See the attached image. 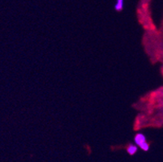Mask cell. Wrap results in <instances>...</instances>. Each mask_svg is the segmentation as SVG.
Wrapping results in <instances>:
<instances>
[{"instance_id": "cell-1", "label": "cell", "mask_w": 163, "mask_h": 162, "mask_svg": "<svg viewBox=\"0 0 163 162\" xmlns=\"http://www.w3.org/2000/svg\"><path fill=\"white\" fill-rule=\"evenodd\" d=\"M134 140H135V143L137 145L140 146V144L144 143L145 141H146V137L141 134V133H139V134H137V136H135V138H134Z\"/></svg>"}, {"instance_id": "cell-2", "label": "cell", "mask_w": 163, "mask_h": 162, "mask_svg": "<svg viewBox=\"0 0 163 162\" xmlns=\"http://www.w3.org/2000/svg\"><path fill=\"white\" fill-rule=\"evenodd\" d=\"M137 150H138V148H137V145L135 144H129L128 146L127 147V151L129 155H134L137 153Z\"/></svg>"}, {"instance_id": "cell-3", "label": "cell", "mask_w": 163, "mask_h": 162, "mask_svg": "<svg viewBox=\"0 0 163 162\" xmlns=\"http://www.w3.org/2000/svg\"><path fill=\"white\" fill-rule=\"evenodd\" d=\"M123 8V0H117V3L115 4V10L118 11H122Z\"/></svg>"}, {"instance_id": "cell-4", "label": "cell", "mask_w": 163, "mask_h": 162, "mask_svg": "<svg viewBox=\"0 0 163 162\" xmlns=\"http://www.w3.org/2000/svg\"><path fill=\"white\" fill-rule=\"evenodd\" d=\"M140 148L143 151H149V144H148L147 142L145 141L144 143H143V144H141L140 145Z\"/></svg>"}]
</instances>
